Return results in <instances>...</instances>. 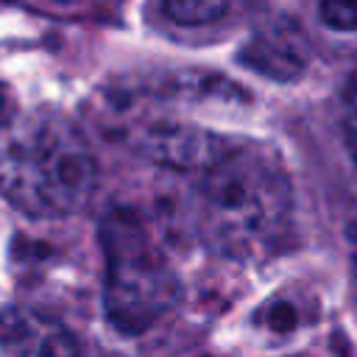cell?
Masks as SVG:
<instances>
[{"instance_id":"52a82bcc","label":"cell","mask_w":357,"mask_h":357,"mask_svg":"<svg viewBox=\"0 0 357 357\" xmlns=\"http://www.w3.org/2000/svg\"><path fill=\"white\" fill-rule=\"evenodd\" d=\"M340 128H343V142L357 165V67L351 70L346 86H343V100H340Z\"/></svg>"},{"instance_id":"8992f818","label":"cell","mask_w":357,"mask_h":357,"mask_svg":"<svg viewBox=\"0 0 357 357\" xmlns=\"http://www.w3.org/2000/svg\"><path fill=\"white\" fill-rule=\"evenodd\" d=\"M162 8L178 25H206L226 17L231 0H162Z\"/></svg>"},{"instance_id":"277c9868","label":"cell","mask_w":357,"mask_h":357,"mask_svg":"<svg viewBox=\"0 0 357 357\" xmlns=\"http://www.w3.org/2000/svg\"><path fill=\"white\" fill-rule=\"evenodd\" d=\"M0 357H78L67 326L33 307L0 310Z\"/></svg>"},{"instance_id":"6da1fadb","label":"cell","mask_w":357,"mask_h":357,"mask_svg":"<svg viewBox=\"0 0 357 357\" xmlns=\"http://www.w3.org/2000/svg\"><path fill=\"white\" fill-rule=\"evenodd\" d=\"M98 184L95 153L61 112L36 109L0 120V195L42 220L86 206Z\"/></svg>"},{"instance_id":"5b68a950","label":"cell","mask_w":357,"mask_h":357,"mask_svg":"<svg viewBox=\"0 0 357 357\" xmlns=\"http://www.w3.org/2000/svg\"><path fill=\"white\" fill-rule=\"evenodd\" d=\"M248 61L254 70L271 75V78H293L304 70V56L296 42L284 31H276L271 36H259L248 45Z\"/></svg>"},{"instance_id":"3957f363","label":"cell","mask_w":357,"mask_h":357,"mask_svg":"<svg viewBox=\"0 0 357 357\" xmlns=\"http://www.w3.org/2000/svg\"><path fill=\"white\" fill-rule=\"evenodd\" d=\"M106 315L120 332H142L178 298V279L165 254L126 215L106 220Z\"/></svg>"},{"instance_id":"9c48e42d","label":"cell","mask_w":357,"mask_h":357,"mask_svg":"<svg viewBox=\"0 0 357 357\" xmlns=\"http://www.w3.org/2000/svg\"><path fill=\"white\" fill-rule=\"evenodd\" d=\"M351 259H354V268H357V231L351 237Z\"/></svg>"},{"instance_id":"ba28073f","label":"cell","mask_w":357,"mask_h":357,"mask_svg":"<svg viewBox=\"0 0 357 357\" xmlns=\"http://www.w3.org/2000/svg\"><path fill=\"white\" fill-rule=\"evenodd\" d=\"M318 17L332 31H357V0H321Z\"/></svg>"},{"instance_id":"7a4b0ae2","label":"cell","mask_w":357,"mask_h":357,"mask_svg":"<svg viewBox=\"0 0 357 357\" xmlns=\"http://www.w3.org/2000/svg\"><path fill=\"white\" fill-rule=\"evenodd\" d=\"M201 173V229L209 245L231 259L276 251L293 220V187L279 156L231 139Z\"/></svg>"}]
</instances>
